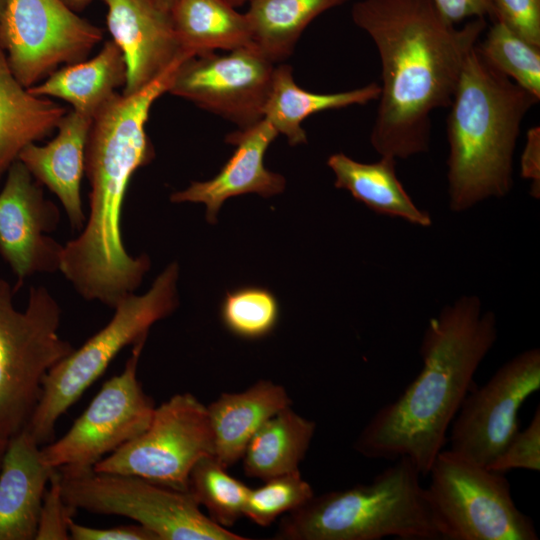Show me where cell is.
Instances as JSON below:
<instances>
[{
  "label": "cell",
  "instance_id": "ba28073f",
  "mask_svg": "<svg viewBox=\"0 0 540 540\" xmlns=\"http://www.w3.org/2000/svg\"><path fill=\"white\" fill-rule=\"evenodd\" d=\"M427 476L426 498L440 540H538L504 474L443 449Z\"/></svg>",
  "mask_w": 540,
  "mask_h": 540
},
{
  "label": "cell",
  "instance_id": "7402d4cb",
  "mask_svg": "<svg viewBox=\"0 0 540 540\" xmlns=\"http://www.w3.org/2000/svg\"><path fill=\"white\" fill-rule=\"evenodd\" d=\"M66 113L58 103L21 85L0 45V176L27 145L56 130Z\"/></svg>",
  "mask_w": 540,
  "mask_h": 540
},
{
  "label": "cell",
  "instance_id": "8fae6325",
  "mask_svg": "<svg viewBox=\"0 0 540 540\" xmlns=\"http://www.w3.org/2000/svg\"><path fill=\"white\" fill-rule=\"evenodd\" d=\"M145 342L133 345L124 370L102 385L70 429L41 447L47 466L72 472L91 469L148 427L155 406L137 378Z\"/></svg>",
  "mask_w": 540,
  "mask_h": 540
},
{
  "label": "cell",
  "instance_id": "ac0fdd59",
  "mask_svg": "<svg viewBox=\"0 0 540 540\" xmlns=\"http://www.w3.org/2000/svg\"><path fill=\"white\" fill-rule=\"evenodd\" d=\"M92 121L74 110L67 111L51 141L27 145L17 159L37 182L56 195L76 231H81L86 221L80 190Z\"/></svg>",
  "mask_w": 540,
  "mask_h": 540
},
{
  "label": "cell",
  "instance_id": "836d02e7",
  "mask_svg": "<svg viewBox=\"0 0 540 540\" xmlns=\"http://www.w3.org/2000/svg\"><path fill=\"white\" fill-rule=\"evenodd\" d=\"M495 20L540 47V0H493Z\"/></svg>",
  "mask_w": 540,
  "mask_h": 540
},
{
  "label": "cell",
  "instance_id": "3957f363",
  "mask_svg": "<svg viewBox=\"0 0 540 540\" xmlns=\"http://www.w3.org/2000/svg\"><path fill=\"white\" fill-rule=\"evenodd\" d=\"M497 337L496 315L483 309L477 295H462L445 305L423 333L420 372L397 399L376 411L354 450L370 459L408 458L427 476Z\"/></svg>",
  "mask_w": 540,
  "mask_h": 540
},
{
  "label": "cell",
  "instance_id": "e0dca14e",
  "mask_svg": "<svg viewBox=\"0 0 540 540\" xmlns=\"http://www.w3.org/2000/svg\"><path fill=\"white\" fill-rule=\"evenodd\" d=\"M278 135L265 119L228 134L226 142L236 149L220 172L210 180L192 182L186 189L173 193L170 200L205 204L207 221L215 223L228 198L247 193L267 198L283 192L285 178L264 165L265 153Z\"/></svg>",
  "mask_w": 540,
  "mask_h": 540
},
{
  "label": "cell",
  "instance_id": "30bf717a",
  "mask_svg": "<svg viewBox=\"0 0 540 540\" xmlns=\"http://www.w3.org/2000/svg\"><path fill=\"white\" fill-rule=\"evenodd\" d=\"M211 455L214 444L207 406L186 392L155 407L148 427L93 469L133 475L187 492L192 468Z\"/></svg>",
  "mask_w": 540,
  "mask_h": 540
},
{
  "label": "cell",
  "instance_id": "44dd1931",
  "mask_svg": "<svg viewBox=\"0 0 540 540\" xmlns=\"http://www.w3.org/2000/svg\"><path fill=\"white\" fill-rule=\"evenodd\" d=\"M126 65L114 41H106L91 59L58 68L38 84L27 88L40 97L68 102L82 115L94 118L125 85Z\"/></svg>",
  "mask_w": 540,
  "mask_h": 540
},
{
  "label": "cell",
  "instance_id": "8992f818",
  "mask_svg": "<svg viewBox=\"0 0 540 540\" xmlns=\"http://www.w3.org/2000/svg\"><path fill=\"white\" fill-rule=\"evenodd\" d=\"M178 273V265L173 262L156 277L146 293H131L122 298L101 330L49 370L25 427L39 445L53 440L57 421L126 346L147 339L151 326L177 308Z\"/></svg>",
  "mask_w": 540,
  "mask_h": 540
},
{
  "label": "cell",
  "instance_id": "4dcf8cb0",
  "mask_svg": "<svg viewBox=\"0 0 540 540\" xmlns=\"http://www.w3.org/2000/svg\"><path fill=\"white\" fill-rule=\"evenodd\" d=\"M314 495L311 485L299 470L269 478L256 489H250L244 516L255 524L266 527L280 515L287 514Z\"/></svg>",
  "mask_w": 540,
  "mask_h": 540
},
{
  "label": "cell",
  "instance_id": "74e56055",
  "mask_svg": "<svg viewBox=\"0 0 540 540\" xmlns=\"http://www.w3.org/2000/svg\"><path fill=\"white\" fill-rule=\"evenodd\" d=\"M70 9L76 13L85 9L93 0H62Z\"/></svg>",
  "mask_w": 540,
  "mask_h": 540
},
{
  "label": "cell",
  "instance_id": "ab89813d",
  "mask_svg": "<svg viewBox=\"0 0 540 540\" xmlns=\"http://www.w3.org/2000/svg\"><path fill=\"white\" fill-rule=\"evenodd\" d=\"M8 440L0 439V466L3 459V455L7 446Z\"/></svg>",
  "mask_w": 540,
  "mask_h": 540
},
{
  "label": "cell",
  "instance_id": "ffe728a7",
  "mask_svg": "<svg viewBox=\"0 0 540 540\" xmlns=\"http://www.w3.org/2000/svg\"><path fill=\"white\" fill-rule=\"evenodd\" d=\"M291 403L286 389L270 380H259L241 392L222 393L207 406L214 457L225 468L234 465L258 429Z\"/></svg>",
  "mask_w": 540,
  "mask_h": 540
},
{
  "label": "cell",
  "instance_id": "484cf974",
  "mask_svg": "<svg viewBox=\"0 0 540 540\" xmlns=\"http://www.w3.org/2000/svg\"><path fill=\"white\" fill-rule=\"evenodd\" d=\"M316 424L286 407L269 418L253 435L243 453L247 476L263 481L299 470L314 436Z\"/></svg>",
  "mask_w": 540,
  "mask_h": 540
},
{
  "label": "cell",
  "instance_id": "60d3db41",
  "mask_svg": "<svg viewBox=\"0 0 540 540\" xmlns=\"http://www.w3.org/2000/svg\"><path fill=\"white\" fill-rule=\"evenodd\" d=\"M225 1L229 3L230 5L237 7V6H241L242 4L246 2H250L252 0H225Z\"/></svg>",
  "mask_w": 540,
  "mask_h": 540
},
{
  "label": "cell",
  "instance_id": "d6a6232c",
  "mask_svg": "<svg viewBox=\"0 0 540 540\" xmlns=\"http://www.w3.org/2000/svg\"><path fill=\"white\" fill-rule=\"evenodd\" d=\"M76 512L65 501L58 469H54L43 498L35 540H69V525Z\"/></svg>",
  "mask_w": 540,
  "mask_h": 540
},
{
  "label": "cell",
  "instance_id": "d6986e66",
  "mask_svg": "<svg viewBox=\"0 0 540 540\" xmlns=\"http://www.w3.org/2000/svg\"><path fill=\"white\" fill-rule=\"evenodd\" d=\"M26 428L8 439L0 466V540H35L53 468Z\"/></svg>",
  "mask_w": 540,
  "mask_h": 540
},
{
  "label": "cell",
  "instance_id": "603a6c76",
  "mask_svg": "<svg viewBox=\"0 0 540 540\" xmlns=\"http://www.w3.org/2000/svg\"><path fill=\"white\" fill-rule=\"evenodd\" d=\"M380 92L379 84L370 83L349 91L314 93L298 86L290 65L279 64L273 72L263 119L285 136L291 146L304 144L307 136L301 124L306 118L322 111L365 105L378 100Z\"/></svg>",
  "mask_w": 540,
  "mask_h": 540
},
{
  "label": "cell",
  "instance_id": "7a4b0ae2",
  "mask_svg": "<svg viewBox=\"0 0 540 540\" xmlns=\"http://www.w3.org/2000/svg\"><path fill=\"white\" fill-rule=\"evenodd\" d=\"M184 61L136 93H116L93 118L85 150L89 213L79 235L64 245L59 270L88 301L114 308L137 290L150 268L146 254L127 252L121 216L132 176L155 156L145 128L151 107L168 93Z\"/></svg>",
  "mask_w": 540,
  "mask_h": 540
},
{
  "label": "cell",
  "instance_id": "277c9868",
  "mask_svg": "<svg viewBox=\"0 0 540 540\" xmlns=\"http://www.w3.org/2000/svg\"><path fill=\"white\" fill-rule=\"evenodd\" d=\"M539 100L492 67L476 46L471 50L446 121L451 211L509 194L521 124Z\"/></svg>",
  "mask_w": 540,
  "mask_h": 540
},
{
  "label": "cell",
  "instance_id": "8d00e7d4",
  "mask_svg": "<svg viewBox=\"0 0 540 540\" xmlns=\"http://www.w3.org/2000/svg\"><path fill=\"white\" fill-rule=\"evenodd\" d=\"M521 175L531 181L530 194L540 197V130L533 127L527 132L526 144L521 158Z\"/></svg>",
  "mask_w": 540,
  "mask_h": 540
},
{
  "label": "cell",
  "instance_id": "d590c367",
  "mask_svg": "<svg viewBox=\"0 0 540 540\" xmlns=\"http://www.w3.org/2000/svg\"><path fill=\"white\" fill-rule=\"evenodd\" d=\"M441 14L452 24L469 18L495 20L493 0H432Z\"/></svg>",
  "mask_w": 540,
  "mask_h": 540
},
{
  "label": "cell",
  "instance_id": "f1b7e54d",
  "mask_svg": "<svg viewBox=\"0 0 540 540\" xmlns=\"http://www.w3.org/2000/svg\"><path fill=\"white\" fill-rule=\"evenodd\" d=\"M476 47L492 67L540 98V47L530 44L499 20H494Z\"/></svg>",
  "mask_w": 540,
  "mask_h": 540
},
{
  "label": "cell",
  "instance_id": "5b68a950",
  "mask_svg": "<svg viewBox=\"0 0 540 540\" xmlns=\"http://www.w3.org/2000/svg\"><path fill=\"white\" fill-rule=\"evenodd\" d=\"M421 476L410 459H396L370 483L313 495L282 518L274 539L440 540Z\"/></svg>",
  "mask_w": 540,
  "mask_h": 540
},
{
  "label": "cell",
  "instance_id": "2e32d148",
  "mask_svg": "<svg viewBox=\"0 0 540 540\" xmlns=\"http://www.w3.org/2000/svg\"><path fill=\"white\" fill-rule=\"evenodd\" d=\"M103 2L108 31L126 65L122 94L136 93L177 61L191 58L180 45L170 13L150 0Z\"/></svg>",
  "mask_w": 540,
  "mask_h": 540
},
{
  "label": "cell",
  "instance_id": "5bb4252c",
  "mask_svg": "<svg viewBox=\"0 0 540 540\" xmlns=\"http://www.w3.org/2000/svg\"><path fill=\"white\" fill-rule=\"evenodd\" d=\"M274 69L255 47L194 56L181 63L168 93L246 128L263 119Z\"/></svg>",
  "mask_w": 540,
  "mask_h": 540
},
{
  "label": "cell",
  "instance_id": "1f68e13d",
  "mask_svg": "<svg viewBox=\"0 0 540 540\" xmlns=\"http://www.w3.org/2000/svg\"><path fill=\"white\" fill-rule=\"evenodd\" d=\"M485 467L501 474L513 469L540 471L539 406L535 410L529 425L523 430H518L502 452Z\"/></svg>",
  "mask_w": 540,
  "mask_h": 540
},
{
  "label": "cell",
  "instance_id": "d4e9b609",
  "mask_svg": "<svg viewBox=\"0 0 540 540\" xmlns=\"http://www.w3.org/2000/svg\"><path fill=\"white\" fill-rule=\"evenodd\" d=\"M225 0H176L171 12L173 28L191 57L254 47L245 13Z\"/></svg>",
  "mask_w": 540,
  "mask_h": 540
},
{
  "label": "cell",
  "instance_id": "83f0119b",
  "mask_svg": "<svg viewBox=\"0 0 540 540\" xmlns=\"http://www.w3.org/2000/svg\"><path fill=\"white\" fill-rule=\"evenodd\" d=\"M250 487L232 477L213 456L200 459L192 468L187 484L195 501L203 505L209 517L224 528L233 526L242 516Z\"/></svg>",
  "mask_w": 540,
  "mask_h": 540
},
{
  "label": "cell",
  "instance_id": "cb8c5ba5",
  "mask_svg": "<svg viewBox=\"0 0 540 540\" xmlns=\"http://www.w3.org/2000/svg\"><path fill=\"white\" fill-rule=\"evenodd\" d=\"M396 163L397 160L390 157L362 163L344 153L332 154L327 160L335 176L336 188L348 191L378 214L400 218L420 227L430 226V214L413 202L398 179Z\"/></svg>",
  "mask_w": 540,
  "mask_h": 540
},
{
  "label": "cell",
  "instance_id": "4316f807",
  "mask_svg": "<svg viewBox=\"0 0 540 540\" xmlns=\"http://www.w3.org/2000/svg\"><path fill=\"white\" fill-rule=\"evenodd\" d=\"M349 0H252L245 13L254 47L276 64L286 60L307 26Z\"/></svg>",
  "mask_w": 540,
  "mask_h": 540
},
{
  "label": "cell",
  "instance_id": "9c48e42d",
  "mask_svg": "<svg viewBox=\"0 0 540 540\" xmlns=\"http://www.w3.org/2000/svg\"><path fill=\"white\" fill-rule=\"evenodd\" d=\"M65 501L75 510L136 521L159 540H246L206 516L192 495L141 477L58 469Z\"/></svg>",
  "mask_w": 540,
  "mask_h": 540
},
{
  "label": "cell",
  "instance_id": "b9f144b4",
  "mask_svg": "<svg viewBox=\"0 0 540 540\" xmlns=\"http://www.w3.org/2000/svg\"><path fill=\"white\" fill-rule=\"evenodd\" d=\"M5 1H6V0H0V18H1V16H2L4 7H5Z\"/></svg>",
  "mask_w": 540,
  "mask_h": 540
},
{
  "label": "cell",
  "instance_id": "52a82bcc",
  "mask_svg": "<svg viewBox=\"0 0 540 540\" xmlns=\"http://www.w3.org/2000/svg\"><path fill=\"white\" fill-rule=\"evenodd\" d=\"M14 287L0 279V439L24 429L38 403L43 379L73 347L59 335L61 308L44 286H32L23 311Z\"/></svg>",
  "mask_w": 540,
  "mask_h": 540
},
{
  "label": "cell",
  "instance_id": "7c38bea8",
  "mask_svg": "<svg viewBox=\"0 0 540 540\" xmlns=\"http://www.w3.org/2000/svg\"><path fill=\"white\" fill-rule=\"evenodd\" d=\"M103 31L62 0H6L0 45L9 67L25 88L59 68L85 60Z\"/></svg>",
  "mask_w": 540,
  "mask_h": 540
},
{
  "label": "cell",
  "instance_id": "f35d334b",
  "mask_svg": "<svg viewBox=\"0 0 540 540\" xmlns=\"http://www.w3.org/2000/svg\"><path fill=\"white\" fill-rule=\"evenodd\" d=\"M150 1L154 3L156 6H158L159 8H161L162 10L170 13L176 0H150Z\"/></svg>",
  "mask_w": 540,
  "mask_h": 540
},
{
  "label": "cell",
  "instance_id": "f546056e",
  "mask_svg": "<svg viewBox=\"0 0 540 540\" xmlns=\"http://www.w3.org/2000/svg\"><path fill=\"white\" fill-rule=\"evenodd\" d=\"M221 320L234 335L259 339L270 334L279 320V303L274 294L257 286L240 287L224 297Z\"/></svg>",
  "mask_w": 540,
  "mask_h": 540
},
{
  "label": "cell",
  "instance_id": "e575fe53",
  "mask_svg": "<svg viewBox=\"0 0 540 540\" xmlns=\"http://www.w3.org/2000/svg\"><path fill=\"white\" fill-rule=\"evenodd\" d=\"M69 534L72 540H159L152 531L138 523L95 528L72 520L69 525Z\"/></svg>",
  "mask_w": 540,
  "mask_h": 540
},
{
  "label": "cell",
  "instance_id": "9a60e30c",
  "mask_svg": "<svg viewBox=\"0 0 540 540\" xmlns=\"http://www.w3.org/2000/svg\"><path fill=\"white\" fill-rule=\"evenodd\" d=\"M0 190V255L16 277L15 292L27 278L60 270L64 246L49 236L60 222L58 207L42 185L16 160Z\"/></svg>",
  "mask_w": 540,
  "mask_h": 540
},
{
  "label": "cell",
  "instance_id": "6da1fadb",
  "mask_svg": "<svg viewBox=\"0 0 540 540\" xmlns=\"http://www.w3.org/2000/svg\"><path fill=\"white\" fill-rule=\"evenodd\" d=\"M351 17L373 40L381 62L373 149L396 160L427 152L431 115L450 106L485 18L457 28L432 0H359Z\"/></svg>",
  "mask_w": 540,
  "mask_h": 540
},
{
  "label": "cell",
  "instance_id": "4fadbf2b",
  "mask_svg": "<svg viewBox=\"0 0 540 540\" xmlns=\"http://www.w3.org/2000/svg\"><path fill=\"white\" fill-rule=\"evenodd\" d=\"M539 389L540 350H524L468 392L449 428V450L489 465L519 430L522 404Z\"/></svg>",
  "mask_w": 540,
  "mask_h": 540
}]
</instances>
